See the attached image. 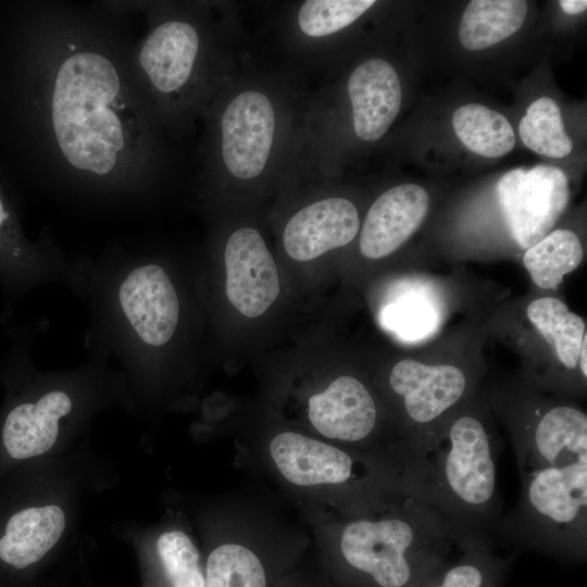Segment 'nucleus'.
Here are the masks:
<instances>
[{
    "instance_id": "obj_1",
    "label": "nucleus",
    "mask_w": 587,
    "mask_h": 587,
    "mask_svg": "<svg viewBox=\"0 0 587 587\" xmlns=\"http://www.w3.org/2000/svg\"><path fill=\"white\" fill-rule=\"evenodd\" d=\"M109 12L30 3L17 40L16 118L42 174L59 189L128 204L165 170L162 128Z\"/></svg>"
},
{
    "instance_id": "obj_6",
    "label": "nucleus",
    "mask_w": 587,
    "mask_h": 587,
    "mask_svg": "<svg viewBox=\"0 0 587 587\" xmlns=\"http://www.w3.org/2000/svg\"><path fill=\"white\" fill-rule=\"evenodd\" d=\"M516 504L503 513L497 539L566 564L587 559V459L520 475Z\"/></svg>"
},
{
    "instance_id": "obj_28",
    "label": "nucleus",
    "mask_w": 587,
    "mask_h": 587,
    "mask_svg": "<svg viewBox=\"0 0 587 587\" xmlns=\"http://www.w3.org/2000/svg\"><path fill=\"white\" fill-rule=\"evenodd\" d=\"M561 9L567 14H579L586 11L587 1L585 0H561L559 1Z\"/></svg>"
},
{
    "instance_id": "obj_24",
    "label": "nucleus",
    "mask_w": 587,
    "mask_h": 587,
    "mask_svg": "<svg viewBox=\"0 0 587 587\" xmlns=\"http://www.w3.org/2000/svg\"><path fill=\"white\" fill-rule=\"evenodd\" d=\"M205 587H270V572L248 547L228 542L214 548L205 566Z\"/></svg>"
},
{
    "instance_id": "obj_5",
    "label": "nucleus",
    "mask_w": 587,
    "mask_h": 587,
    "mask_svg": "<svg viewBox=\"0 0 587 587\" xmlns=\"http://www.w3.org/2000/svg\"><path fill=\"white\" fill-rule=\"evenodd\" d=\"M457 550L448 525L409 496L378 517L344 525L336 571L344 587H420Z\"/></svg>"
},
{
    "instance_id": "obj_7",
    "label": "nucleus",
    "mask_w": 587,
    "mask_h": 587,
    "mask_svg": "<svg viewBox=\"0 0 587 587\" xmlns=\"http://www.w3.org/2000/svg\"><path fill=\"white\" fill-rule=\"evenodd\" d=\"M509 433L520 475L587 459V415L567 403L510 405Z\"/></svg>"
},
{
    "instance_id": "obj_2",
    "label": "nucleus",
    "mask_w": 587,
    "mask_h": 587,
    "mask_svg": "<svg viewBox=\"0 0 587 587\" xmlns=\"http://www.w3.org/2000/svg\"><path fill=\"white\" fill-rule=\"evenodd\" d=\"M139 11L148 23L133 65L164 132L180 137L241 67L236 21L218 2L141 1Z\"/></svg>"
},
{
    "instance_id": "obj_4",
    "label": "nucleus",
    "mask_w": 587,
    "mask_h": 587,
    "mask_svg": "<svg viewBox=\"0 0 587 587\" xmlns=\"http://www.w3.org/2000/svg\"><path fill=\"white\" fill-rule=\"evenodd\" d=\"M501 441L479 411H451L441 422L412 488L448 525L458 547L495 548L503 512L497 469Z\"/></svg>"
},
{
    "instance_id": "obj_17",
    "label": "nucleus",
    "mask_w": 587,
    "mask_h": 587,
    "mask_svg": "<svg viewBox=\"0 0 587 587\" xmlns=\"http://www.w3.org/2000/svg\"><path fill=\"white\" fill-rule=\"evenodd\" d=\"M73 399L62 389L48 390L35 401L10 409L2 426L3 445L18 460L48 451L59 434V422L73 410Z\"/></svg>"
},
{
    "instance_id": "obj_8",
    "label": "nucleus",
    "mask_w": 587,
    "mask_h": 587,
    "mask_svg": "<svg viewBox=\"0 0 587 587\" xmlns=\"http://www.w3.org/2000/svg\"><path fill=\"white\" fill-rule=\"evenodd\" d=\"M496 190L510 232L525 249L550 233L566 209L570 196L564 172L542 164L507 172Z\"/></svg>"
},
{
    "instance_id": "obj_27",
    "label": "nucleus",
    "mask_w": 587,
    "mask_h": 587,
    "mask_svg": "<svg viewBox=\"0 0 587 587\" xmlns=\"http://www.w3.org/2000/svg\"><path fill=\"white\" fill-rule=\"evenodd\" d=\"M384 317L391 329L410 340L425 337L436 325L435 311L425 302L416 300H404L389 305Z\"/></svg>"
},
{
    "instance_id": "obj_12",
    "label": "nucleus",
    "mask_w": 587,
    "mask_h": 587,
    "mask_svg": "<svg viewBox=\"0 0 587 587\" xmlns=\"http://www.w3.org/2000/svg\"><path fill=\"white\" fill-rule=\"evenodd\" d=\"M353 135L363 142L379 140L401 108L402 89L394 65L372 57L358 64L346 82Z\"/></svg>"
},
{
    "instance_id": "obj_10",
    "label": "nucleus",
    "mask_w": 587,
    "mask_h": 587,
    "mask_svg": "<svg viewBox=\"0 0 587 587\" xmlns=\"http://www.w3.org/2000/svg\"><path fill=\"white\" fill-rule=\"evenodd\" d=\"M270 453L282 475L297 486H345L353 482L380 491L410 496L376 486V477H360V459L347 450L298 433L276 435L270 444Z\"/></svg>"
},
{
    "instance_id": "obj_16",
    "label": "nucleus",
    "mask_w": 587,
    "mask_h": 587,
    "mask_svg": "<svg viewBox=\"0 0 587 587\" xmlns=\"http://www.w3.org/2000/svg\"><path fill=\"white\" fill-rule=\"evenodd\" d=\"M375 4L374 0H304L294 3L285 16V39L292 50L316 61L328 41Z\"/></svg>"
},
{
    "instance_id": "obj_18",
    "label": "nucleus",
    "mask_w": 587,
    "mask_h": 587,
    "mask_svg": "<svg viewBox=\"0 0 587 587\" xmlns=\"http://www.w3.org/2000/svg\"><path fill=\"white\" fill-rule=\"evenodd\" d=\"M64 526V513L58 505L16 512L0 538V559L16 569L34 564L58 542Z\"/></svg>"
},
{
    "instance_id": "obj_13",
    "label": "nucleus",
    "mask_w": 587,
    "mask_h": 587,
    "mask_svg": "<svg viewBox=\"0 0 587 587\" xmlns=\"http://www.w3.org/2000/svg\"><path fill=\"white\" fill-rule=\"evenodd\" d=\"M360 230L357 207L345 197L315 200L295 212L283 232L287 254L310 261L351 242Z\"/></svg>"
},
{
    "instance_id": "obj_23",
    "label": "nucleus",
    "mask_w": 587,
    "mask_h": 587,
    "mask_svg": "<svg viewBox=\"0 0 587 587\" xmlns=\"http://www.w3.org/2000/svg\"><path fill=\"white\" fill-rule=\"evenodd\" d=\"M578 236L570 229H555L526 249L523 264L533 282L541 289H555L563 276L583 261Z\"/></svg>"
},
{
    "instance_id": "obj_29",
    "label": "nucleus",
    "mask_w": 587,
    "mask_h": 587,
    "mask_svg": "<svg viewBox=\"0 0 587 587\" xmlns=\"http://www.w3.org/2000/svg\"><path fill=\"white\" fill-rule=\"evenodd\" d=\"M587 334H585L579 351V358H578V366L580 371V375L586 379L587 377V369H586V348H587Z\"/></svg>"
},
{
    "instance_id": "obj_25",
    "label": "nucleus",
    "mask_w": 587,
    "mask_h": 587,
    "mask_svg": "<svg viewBox=\"0 0 587 587\" xmlns=\"http://www.w3.org/2000/svg\"><path fill=\"white\" fill-rule=\"evenodd\" d=\"M519 133L523 143L536 153L561 159L572 151L559 105L549 97H540L528 107Z\"/></svg>"
},
{
    "instance_id": "obj_14",
    "label": "nucleus",
    "mask_w": 587,
    "mask_h": 587,
    "mask_svg": "<svg viewBox=\"0 0 587 587\" xmlns=\"http://www.w3.org/2000/svg\"><path fill=\"white\" fill-rule=\"evenodd\" d=\"M428 205V193L420 185L401 184L387 189L365 215L359 240L361 253L382 259L395 252L417 230Z\"/></svg>"
},
{
    "instance_id": "obj_3",
    "label": "nucleus",
    "mask_w": 587,
    "mask_h": 587,
    "mask_svg": "<svg viewBox=\"0 0 587 587\" xmlns=\"http://www.w3.org/2000/svg\"><path fill=\"white\" fill-rule=\"evenodd\" d=\"M308 101L291 76L241 66L201 116L200 171L241 185L290 175Z\"/></svg>"
},
{
    "instance_id": "obj_26",
    "label": "nucleus",
    "mask_w": 587,
    "mask_h": 587,
    "mask_svg": "<svg viewBox=\"0 0 587 587\" xmlns=\"http://www.w3.org/2000/svg\"><path fill=\"white\" fill-rule=\"evenodd\" d=\"M157 550L172 587H205L199 552L186 534L179 530L162 534Z\"/></svg>"
},
{
    "instance_id": "obj_22",
    "label": "nucleus",
    "mask_w": 587,
    "mask_h": 587,
    "mask_svg": "<svg viewBox=\"0 0 587 587\" xmlns=\"http://www.w3.org/2000/svg\"><path fill=\"white\" fill-rule=\"evenodd\" d=\"M527 316L537 330L552 344L563 366L571 371L576 370L586 334L584 320L554 297H541L532 301L527 307Z\"/></svg>"
},
{
    "instance_id": "obj_9",
    "label": "nucleus",
    "mask_w": 587,
    "mask_h": 587,
    "mask_svg": "<svg viewBox=\"0 0 587 587\" xmlns=\"http://www.w3.org/2000/svg\"><path fill=\"white\" fill-rule=\"evenodd\" d=\"M72 262L49 240L32 241L0 185V285L10 298L46 283L67 285Z\"/></svg>"
},
{
    "instance_id": "obj_11",
    "label": "nucleus",
    "mask_w": 587,
    "mask_h": 587,
    "mask_svg": "<svg viewBox=\"0 0 587 587\" xmlns=\"http://www.w3.org/2000/svg\"><path fill=\"white\" fill-rule=\"evenodd\" d=\"M226 295L243 315H262L279 295L275 261L260 232L250 226L234 230L225 245Z\"/></svg>"
},
{
    "instance_id": "obj_21",
    "label": "nucleus",
    "mask_w": 587,
    "mask_h": 587,
    "mask_svg": "<svg viewBox=\"0 0 587 587\" xmlns=\"http://www.w3.org/2000/svg\"><path fill=\"white\" fill-rule=\"evenodd\" d=\"M455 135L471 151L486 158L508 154L515 145L510 122L499 112L479 103H467L452 115Z\"/></svg>"
},
{
    "instance_id": "obj_20",
    "label": "nucleus",
    "mask_w": 587,
    "mask_h": 587,
    "mask_svg": "<svg viewBox=\"0 0 587 587\" xmlns=\"http://www.w3.org/2000/svg\"><path fill=\"white\" fill-rule=\"evenodd\" d=\"M511 560L497 554L492 547H458L453 557L420 587H504Z\"/></svg>"
},
{
    "instance_id": "obj_15",
    "label": "nucleus",
    "mask_w": 587,
    "mask_h": 587,
    "mask_svg": "<svg viewBox=\"0 0 587 587\" xmlns=\"http://www.w3.org/2000/svg\"><path fill=\"white\" fill-rule=\"evenodd\" d=\"M309 419L324 437L359 444L373 436L378 410L372 394L360 379L342 375L309 399Z\"/></svg>"
},
{
    "instance_id": "obj_19",
    "label": "nucleus",
    "mask_w": 587,
    "mask_h": 587,
    "mask_svg": "<svg viewBox=\"0 0 587 587\" xmlns=\"http://www.w3.org/2000/svg\"><path fill=\"white\" fill-rule=\"evenodd\" d=\"M528 10L524 0H473L461 17L459 38L467 50L489 48L521 28Z\"/></svg>"
}]
</instances>
